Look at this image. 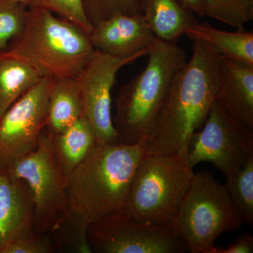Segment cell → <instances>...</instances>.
Listing matches in <instances>:
<instances>
[{
  "label": "cell",
  "mask_w": 253,
  "mask_h": 253,
  "mask_svg": "<svg viewBox=\"0 0 253 253\" xmlns=\"http://www.w3.org/2000/svg\"><path fill=\"white\" fill-rule=\"evenodd\" d=\"M189 61L173 82L146 140V154L186 160L190 139L202 127L215 102L220 56L211 46L192 41Z\"/></svg>",
  "instance_id": "1"
},
{
  "label": "cell",
  "mask_w": 253,
  "mask_h": 253,
  "mask_svg": "<svg viewBox=\"0 0 253 253\" xmlns=\"http://www.w3.org/2000/svg\"><path fill=\"white\" fill-rule=\"evenodd\" d=\"M146 147V142L97 143L67 177L70 211L89 224L123 212Z\"/></svg>",
  "instance_id": "2"
},
{
  "label": "cell",
  "mask_w": 253,
  "mask_h": 253,
  "mask_svg": "<svg viewBox=\"0 0 253 253\" xmlns=\"http://www.w3.org/2000/svg\"><path fill=\"white\" fill-rule=\"evenodd\" d=\"M146 67L118 90L113 122L118 143L146 142L176 76L186 63L177 42L156 39L149 48Z\"/></svg>",
  "instance_id": "3"
},
{
  "label": "cell",
  "mask_w": 253,
  "mask_h": 253,
  "mask_svg": "<svg viewBox=\"0 0 253 253\" xmlns=\"http://www.w3.org/2000/svg\"><path fill=\"white\" fill-rule=\"evenodd\" d=\"M89 35L39 6L28 8L22 32L5 51L31 66L42 78H77L94 51Z\"/></svg>",
  "instance_id": "4"
},
{
  "label": "cell",
  "mask_w": 253,
  "mask_h": 253,
  "mask_svg": "<svg viewBox=\"0 0 253 253\" xmlns=\"http://www.w3.org/2000/svg\"><path fill=\"white\" fill-rule=\"evenodd\" d=\"M194 174L187 161L179 156L145 155L131 181L123 212L142 222L174 227Z\"/></svg>",
  "instance_id": "5"
},
{
  "label": "cell",
  "mask_w": 253,
  "mask_h": 253,
  "mask_svg": "<svg viewBox=\"0 0 253 253\" xmlns=\"http://www.w3.org/2000/svg\"><path fill=\"white\" fill-rule=\"evenodd\" d=\"M244 223L225 185L208 171L194 173L174 224L188 252L208 253L219 236Z\"/></svg>",
  "instance_id": "6"
},
{
  "label": "cell",
  "mask_w": 253,
  "mask_h": 253,
  "mask_svg": "<svg viewBox=\"0 0 253 253\" xmlns=\"http://www.w3.org/2000/svg\"><path fill=\"white\" fill-rule=\"evenodd\" d=\"M4 169L27 183L34 203L33 229L38 234H49L70 208L67 178L55 157L47 131H44L35 151Z\"/></svg>",
  "instance_id": "7"
},
{
  "label": "cell",
  "mask_w": 253,
  "mask_h": 253,
  "mask_svg": "<svg viewBox=\"0 0 253 253\" xmlns=\"http://www.w3.org/2000/svg\"><path fill=\"white\" fill-rule=\"evenodd\" d=\"M202 129L191 136L188 166L194 169L211 163L226 176L243 167L253 155V130L227 114L214 102Z\"/></svg>",
  "instance_id": "8"
},
{
  "label": "cell",
  "mask_w": 253,
  "mask_h": 253,
  "mask_svg": "<svg viewBox=\"0 0 253 253\" xmlns=\"http://www.w3.org/2000/svg\"><path fill=\"white\" fill-rule=\"evenodd\" d=\"M93 253H185L186 241L175 227L148 224L123 212L94 221L88 227Z\"/></svg>",
  "instance_id": "9"
},
{
  "label": "cell",
  "mask_w": 253,
  "mask_h": 253,
  "mask_svg": "<svg viewBox=\"0 0 253 253\" xmlns=\"http://www.w3.org/2000/svg\"><path fill=\"white\" fill-rule=\"evenodd\" d=\"M149 50L130 57L121 58L95 49L76 78L81 92L83 116L91 126L98 143H118L111 112V91L120 70L147 56Z\"/></svg>",
  "instance_id": "10"
},
{
  "label": "cell",
  "mask_w": 253,
  "mask_h": 253,
  "mask_svg": "<svg viewBox=\"0 0 253 253\" xmlns=\"http://www.w3.org/2000/svg\"><path fill=\"white\" fill-rule=\"evenodd\" d=\"M53 83L42 78L0 118V171L38 147L46 130Z\"/></svg>",
  "instance_id": "11"
},
{
  "label": "cell",
  "mask_w": 253,
  "mask_h": 253,
  "mask_svg": "<svg viewBox=\"0 0 253 253\" xmlns=\"http://www.w3.org/2000/svg\"><path fill=\"white\" fill-rule=\"evenodd\" d=\"M89 38L94 49L127 58L148 51L157 39L142 14H118L93 27Z\"/></svg>",
  "instance_id": "12"
},
{
  "label": "cell",
  "mask_w": 253,
  "mask_h": 253,
  "mask_svg": "<svg viewBox=\"0 0 253 253\" xmlns=\"http://www.w3.org/2000/svg\"><path fill=\"white\" fill-rule=\"evenodd\" d=\"M215 101L231 118L253 130V65L220 56Z\"/></svg>",
  "instance_id": "13"
},
{
  "label": "cell",
  "mask_w": 253,
  "mask_h": 253,
  "mask_svg": "<svg viewBox=\"0 0 253 253\" xmlns=\"http://www.w3.org/2000/svg\"><path fill=\"white\" fill-rule=\"evenodd\" d=\"M34 203L27 183L0 171V253L18 235L33 228Z\"/></svg>",
  "instance_id": "14"
},
{
  "label": "cell",
  "mask_w": 253,
  "mask_h": 253,
  "mask_svg": "<svg viewBox=\"0 0 253 253\" xmlns=\"http://www.w3.org/2000/svg\"><path fill=\"white\" fill-rule=\"evenodd\" d=\"M141 13L158 39L169 42L178 40L198 22L194 13L179 0H139Z\"/></svg>",
  "instance_id": "15"
},
{
  "label": "cell",
  "mask_w": 253,
  "mask_h": 253,
  "mask_svg": "<svg viewBox=\"0 0 253 253\" xmlns=\"http://www.w3.org/2000/svg\"><path fill=\"white\" fill-rule=\"evenodd\" d=\"M185 36L191 41L211 46L221 57L253 65V33L245 28L227 32L208 23L197 22L186 31Z\"/></svg>",
  "instance_id": "16"
},
{
  "label": "cell",
  "mask_w": 253,
  "mask_h": 253,
  "mask_svg": "<svg viewBox=\"0 0 253 253\" xmlns=\"http://www.w3.org/2000/svg\"><path fill=\"white\" fill-rule=\"evenodd\" d=\"M48 134L55 157L66 178L98 143L83 116L62 132Z\"/></svg>",
  "instance_id": "17"
},
{
  "label": "cell",
  "mask_w": 253,
  "mask_h": 253,
  "mask_svg": "<svg viewBox=\"0 0 253 253\" xmlns=\"http://www.w3.org/2000/svg\"><path fill=\"white\" fill-rule=\"evenodd\" d=\"M81 117L83 106L76 78L54 80L49 94L46 131L59 134Z\"/></svg>",
  "instance_id": "18"
},
{
  "label": "cell",
  "mask_w": 253,
  "mask_h": 253,
  "mask_svg": "<svg viewBox=\"0 0 253 253\" xmlns=\"http://www.w3.org/2000/svg\"><path fill=\"white\" fill-rule=\"evenodd\" d=\"M41 79L27 63L6 51H0V118Z\"/></svg>",
  "instance_id": "19"
},
{
  "label": "cell",
  "mask_w": 253,
  "mask_h": 253,
  "mask_svg": "<svg viewBox=\"0 0 253 253\" xmlns=\"http://www.w3.org/2000/svg\"><path fill=\"white\" fill-rule=\"evenodd\" d=\"M89 226L84 219L70 211L49 234L56 252L93 253L88 240Z\"/></svg>",
  "instance_id": "20"
},
{
  "label": "cell",
  "mask_w": 253,
  "mask_h": 253,
  "mask_svg": "<svg viewBox=\"0 0 253 253\" xmlns=\"http://www.w3.org/2000/svg\"><path fill=\"white\" fill-rule=\"evenodd\" d=\"M231 202L245 223L253 224V155L243 167L226 176L224 184Z\"/></svg>",
  "instance_id": "21"
},
{
  "label": "cell",
  "mask_w": 253,
  "mask_h": 253,
  "mask_svg": "<svg viewBox=\"0 0 253 253\" xmlns=\"http://www.w3.org/2000/svg\"><path fill=\"white\" fill-rule=\"evenodd\" d=\"M204 14L236 29H243L253 20V0H206Z\"/></svg>",
  "instance_id": "22"
},
{
  "label": "cell",
  "mask_w": 253,
  "mask_h": 253,
  "mask_svg": "<svg viewBox=\"0 0 253 253\" xmlns=\"http://www.w3.org/2000/svg\"><path fill=\"white\" fill-rule=\"evenodd\" d=\"M83 4L93 27L115 14H142L139 0H83Z\"/></svg>",
  "instance_id": "23"
},
{
  "label": "cell",
  "mask_w": 253,
  "mask_h": 253,
  "mask_svg": "<svg viewBox=\"0 0 253 253\" xmlns=\"http://www.w3.org/2000/svg\"><path fill=\"white\" fill-rule=\"evenodd\" d=\"M28 7L9 0H0V51H5L13 38L22 32Z\"/></svg>",
  "instance_id": "24"
},
{
  "label": "cell",
  "mask_w": 253,
  "mask_h": 253,
  "mask_svg": "<svg viewBox=\"0 0 253 253\" xmlns=\"http://www.w3.org/2000/svg\"><path fill=\"white\" fill-rule=\"evenodd\" d=\"M32 6H39L51 11L78 26L89 36L92 31L93 26L84 13L83 0H35Z\"/></svg>",
  "instance_id": "25"
},
{
  "label": "cell",
  "mask_w": 253,
  "mask_h": 253,
  "mask_svg": "<svg viewBox=\"0 0 253 253\" xmlns=\"http://www.w3.org/2000/svg\"><path fill=\"white\" fill-rule=\"evenodd\" d=\"M56 252L50 234H39L34 229H28L15 238L3 253H52Z\"/></svg>",
  "instance_id": "26"
},
{
  "label": "cell",
  "mask_w": 253,
  "mask_h": 253,
  "mask_svg": "<svg viewBox=\"0 0 253 253\" xmlns=\"http://www.w3.org/2000/svg\"><path fill=\"white\" fill-rule=\"evenodd\" d=\"M253 253V237L248 232H244L231 243L227 248L213 246L208 253Z\"/></svg>",
  "instance_id": "27"
},
{
  "label": "cell",
  "mask_w": 253,
  "mask_h": 253,
  "mask_svg": "<svg viewBox=\"0 0 253 253\" xmlns=\"http://www.w3.org/2000/svg\"><path fill=\"white\" fill-rule=\"evenodd\" d=\"M184 7L197 16H205L204 6L206 0H179Z\"/></svg>",
  "instance_id": "28"
},
{
  "label": "cell",
  "mask_w": 253,
  "mask_h": 253,
  "mask_svg": "<svg viewBox=\"0 0 253 253\" xmlns=\"http://www.w3.org/2000/svg\"><path fill=\"white\" fill-rule=\"evenodd\" d=\"M9 1L20 3V4L25 5L27 7H31V6H33L35 0H9Z\"/></svg>",
  "instance_id": "29"
}]
</instances>
